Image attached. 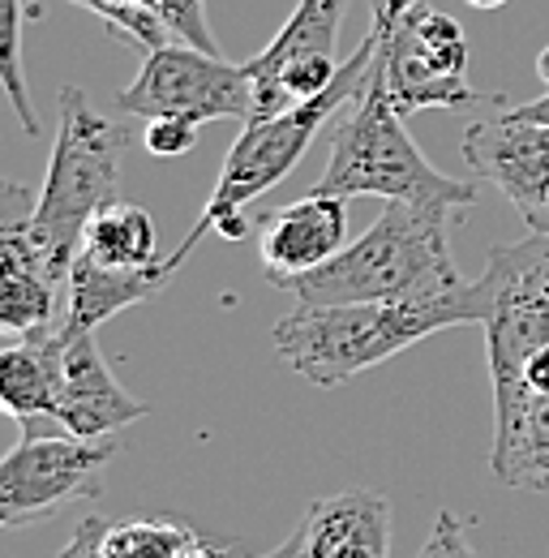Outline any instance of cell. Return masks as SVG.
Listing matches in <instances>:
<instances>
[{"label":"cell","mask_w":549,"mask_h":558,"mask_svg":"<svg viewBox=\"0 0 549 558\" xmlns=\"http://www.w3.org/2000/svg\"><path fill=\"white\" fill-rule=\"evenodd\" d=\"M485 323L477 283H460L438 296L412 301H356V305H296L274 323L271 344L279 361L314 387H340L382 365L442 327Z\"/></svg>","instance_id":"1"},{"label":"cell","mask_w":549,"mask_h":558,"mask_svg":"<svg viewBox=\"0 0 549 558\" xmlns=\"http://www.w3.org/2000/svg\"><path fill=\"white\" fill-rule=\"evenodd\" d=\"M460 283L468 279L451 258V210L387 203L361 241L301 276L288 292L296 305H356L438 296Z\"/></svg>","instance_id":"2"},{"label":"cell","mask_w":549,"mask_h":558,"mask_svg":"<svg viewBox=\"0 0 549 558\" xmlns=\"http://www.w3.org/2000/svg\"><path fill=\"white\" fill-rule=\"evenodd\" d=\"M61 125L52 142L44 190L35 194L30 210V245L44 258V267L65 283L69 267L82 250L86 223L103 207L121 203V163L130 150V130L108 121L82 86H65L57 95Z\"/></svg>","instance_id":"3"},{"label":"cell","mask_w":549,"mask_h":558,"mask_svg":"<svg viewBox=\"0 0 549 558\" xmlns=\"http://www.w3.org/2000/svg\"><path fill=\"white\" fill-rule=\"evenodd\" d=\"M318 194L356 198V194H378L387 203H412V207L455 210L473 207L480 190L473 181H455L438 172L425 150L404 130V112L387 95V77L378 65V52L361 77V90L352 99L347 121H340L327 168L314 185Z\"/></svg>","instance_id":"4"},{"label":"cell","mask_w":549,"mask_h":558,"mask_svg":"<svg viewBox=\"0 0 549 558\" xmlns=\"http://www.w3.org/2000/svg\"><path fill=\"white\" fill-rule=\"evenodd\" d=\"M378 44H382V35H378V26H369V35L361 39V48L343 61V70L331 90H322L318 99L296 104V108H288V112H279V117H267V121H245L241 138L232 142V150H228V159H223V168H219L215 194H210V203H206L203 215H198V223H194L190 236L168 254L176 267L194 254V245L203 241L206 232H219L223 241H245V236L254 232V223L245 219V207H249L254 198H263L271 185H279V181L301 163V155L309 150V142L318 138V130L340 112L347 99H356L361 77L369 70Z\"/></svg>","instance_id":"5"},{"label":"cell","mask_w":549,"mask_h":558,"mask_svg":"<svg viewBox=\"0 0 549 558\" xmlns=\"http://www.w3.org/2000/svg\"><path fill=\"white\" fill-rule=\"evenodd\" d=\"M374 26L382 35L378 65L387 95L404 117L425 108H468L477 99L468 86V39L451 13L416 4L395 22L374 17Z\"/></svg>","instance_id":"6"},{"label":"cell","mask_w":549,"mask_h":558,"mask_svg":"<svg viewBox=\"0 0 549 558\" xmlns=\"http://www.w3.org/2000/svg\"><path fill=\"white\" fill-rule=\"evenodd\" d=\"M125 117H176V121H249L254 112V77L245 65H228L219 52H203L194 44H163L146 52L137 77L117 95Z\"/></svg>","instance_id":"7"},{"label":"cell","mask_w":549,"mask_h":558,"mask_svg":"<svg viewBox=\"0 0 549 558\" xmlns=\"http://www.w3.org/2000/svg\"><path fill=\"white\" fill-rule=\"evenodd\" d=\"M117 434L108 438H48L22 434V442L0 460V524L26 529L52 520L61 507L77 498L103 494V469L117 456Z\"/></svg>","instance_id":"8"},{"label":"cell","mask_w":549,"mask_h":558,"mask_svg":"<svg viewBox=\"0 0 549 558\" xmlns=\"http://www.w3.org/2000/svg\"><path fill=\"white\" fill-rule=\"evenodd\" d=\"M343 9H347V0H301L296 13L283 22V31L254 61H245V70L254 77L249 121L279 117V112L309 104L335 86L343 70L335 61Z\"/></svg>","instance_id":"9"},{"label":"cell","mask_w":549,"mask_h":558,"mask_svg":"<svg viewBox=\"0 0 549 558\" xmlns=\"http://www.w3.org/2000/svg\"><path fill=\"white\" fill-rule=\"evenodd\" d=\"M464 159L480 181H489L528 232H549V125L502 108L480 117L464 134Z\"/></svg>","instance_id":"10"},{"label":"cell","mask_w":549,"mask_h":558,"mask_svg":"<svg viewBox=\"0 0 549 558\" xmlns=\"http://www.w3.org/2000/svg\"><path fill=\"white\" fill-rule=\"evenodd\" d=\"M254 232H258L263 276L288 292L301 276L327 267L335 254L347 250V198L309 190V198L301 203L258 215Z\"/></svg>","instance_id":"11"},{"label":"cell","mask_w":549,"mask_h":558,"mask_svg":"<svg viewBox=\"0 0 549 558\" xmlns=\"http://www.w3.org/2000/svg\"><path fill=\"white\" fill-rule=\"evenodd\" d=\"M142 417H150V404L130 396L117 383V374L108 369L103 352L95 344V331L65 336V352H61V409H57V421L65 425V434L108 438V434H121L125 425H134Z\"/></svg>","instance_id":"12"},{"label":"cell","mask_w":549,"mask_h":558,"mask_svg":"<svg viewBox=\"0 0 549 558\" xmlns=\"http://www.w3.org/2000/svg\"><path fill=\"white\" fill-rule=\"evenodd\" d=\"M489 469L507 489L549 494V391L511 387L493 396Z\"/></svg>","instance_id":"13"},{"label":"cell","mask_w":549,"mask_h":558,"mask_svg":"<svg viewBox=\"0 0 549 558\" xmlns=\"http://www.w3.org/2000/svg\"><path fill=\"white\" fill-rule=\"evenodd\" d=\"M181 267L172 258H159L155 267H103L86 254L73 258L65 279V314H61V331L82 336L103 327L108 318H117L121 310H130L137 301H150L168 279Z\"/></svg>","instance_id":"14"},{"label":"cell","mask_w":549,"mask_h":558,"mask_svg":"<svg viewBox=\"0 0 549 558\" xmlns=\"http://www.w3.org/2000/svg\"><path fill=\"white\" fill-rule=\"evenodd\" d=\"M61 327L26 331L17 344L0 352V409L35 434V421H57L61 409Z\"/></svg>","instance_id":"15"},{"label":"cell","mask_w":549,"mask_h":558,"mask_svg":"<svg viewBox=\"0 0 549 558\" xmlns=\"http://www.w3.org/2000/svg\"><path fill=\"white\" fill-rule=\"evenodd\" d=\"M301 537H305L309 558H327L335 550H347V546L387 555L391 502L382 494H369V489H343L331 498H318V502H309V511L301 520Z\"/></svg>","instance_id":"16"},{"label":"cell","mask_w":549,"mask_h":558,"mask_svg":"<svg viewBox=\"0 0 549 558\" xmlns=\"http://www.w3.org/2000/svg\"><path fill=\"white\" fill-rule=\"evenodd\" d=\"M77 254H86L103 267H155L159 263V232H155L150 210L134 207V203L103 207L86 223Z\"/></svg>","instance_id":"17"},{"label":"cell","mask_w":549,"mask_h":558,"mask_svg":"<svg viewBox=\"0 0 549 558\" xmlns=\"http://www.w3.org/2000/svg\"><path fill=\"white\" fill-rule=\"evenodd\" d=\"M35 13H39L35 4L0 0V77H4V95L26 134H39V112L30 104L26 70H22V31H26V17H35Z\"/></svg>","instance_id":"18"},{"label":"cell","mask_w":549,"mask_h":558,"mask_svg":"<svg viewBox=\"0 0 549 558\" xmlns=\"http://www.w3.org/2000/svg\"><path fill=\"white\" fill-rule=\"evenodd\" d=\"M198 533L176 520H121L103 529V558H181Z\"/></svg>","instance_id":"19"},{"label":"cell","mask_w":549,"mask_h":558,"mask_svg":"<svg viewBox=\"0 0 549 558\" xmlns=\"http://www.w3.org/2000/svg\"><path fill=\"white\" fill-rule=\"evenodd\" d=\"M73 4L90 9L112 35L130 39L134 48H146V52H155V48H163V44L176 39L168 31V22L150 9V0H73Z\"/></svg>","instance_id":"20"},{"label":"cell","mask_w":549,"mask_h":558,"mask_svg":"<svg viewBox=\"0 0 549 558\" xmlns=\"http://www.w3.org/2000/svg\"><path fill=\"white\" fill-rule=\"evenodd\" d=\"M150 9L168 22V31H172L181 44H194V48H203V52H219V48H215V35H210V22H206L203 0H150Z\"/></svg>","instance_id":"21"},{"label":"cell","mask_w":549,"mask_h":558,"mask_svg":"<svg viewBox=\"0 0 549 558\" xmlns=\"http://www.w3.org/2000/svg\"><path fill=\"white\" fill-rule=\"evenodd\" d=\"M142 146H146V155H155V159L190 155V150L198 146V125H194V121H176V117H155V121H146Z\"/></svg>","instance_id":"22"},{"label":"cell","mask_w":549,"mask_h":558,"mask_svg":"<svg viewBox=\"0 0 549 558\" xmlns=\"http://www.w3.org/2000/svg\"><path fill=\"white\" fill-rule=\"evenodd\" d=\"M416 558H480L468 542V524L455 515V511H438L429 537L420 542Z\"/></svg>","instance_id":"23"},{"label":"cell","mask_w":549,"mask_h":558,"mask_svg":"<svg viewBox=\"0 0 549 558\" xmlns=\"http://www.w3.org/2000/svg\"><path fill=\"white\" fill-rule=\"evenodd\" d=\"M103 520L99 515H86L77 529H73V537H69V546L61 550V558H103Z\"/></svg>","instance_id":"24"},{"label":"cell","mask_w":549,"mask_h":558,"mask_svg":"<svg viewBox=\"0 0 549 558\" xmlns=\"http://www.w3.org/2000/svg\"><path fill=\"white\" fill-rule=\"evenodd\" d=\"M537 73H541V82H546V95L533 99V104H520L515 112H520V117H533V121H546L549 125V44L541 48V57H537Z\"/></svg>","instance_id":"25"},{"label":"cell","mask_w":549,"mask_h":558,"mask_svg":"<svg viewBox=\"0 0 549 558\" xmlns=\"http://www.w3.org/2000/svg\"><path fill=\"white\" fill-rule=\"evenodd\" d=\"M528 250H533V267H537L541 296L549 301V232H528Z\"/></svg>","instance_id":"26"},{"label":"cell","mask_w":549,"mask_h":558,"mask_svg":"<svg viewBox=\"0 0 549 558\" xmlns=\"http://www.w3.org/2000/svg\"><path fill=\"white\" fill-rule=\"evenodd\" d=\"M181 558H232V546H223V542H206V537H194L190 546H185V555Z\"/></svg>","instance_id":"27"},{"label":"cell","mask_w":549,"mask_h":558,"mask_svg":"<svg viewBox=\"0 0 549 558\" xmlns=\"http://www.w3.org/2000/svg\"><path fill=\"white\" fill-rule=\"evenodd\" d=\"M420 0H374V17H382V22H395V17H404L408 9H416Z\"/></svg>","instance_id":"28"},{"label":"cell","mask_w":549,"mask_h":558,"mask_svg":"<svg viewBox=\"0 0 549 558\" xmlns=\"http://www.w3.org/2000/svg\"><path fill=\"white\" fill-rule=\"evenodd\" d=\"M473 9H498V4H507V0H468Z\"/></svg>","instance_id":"29"}]
</instances>
